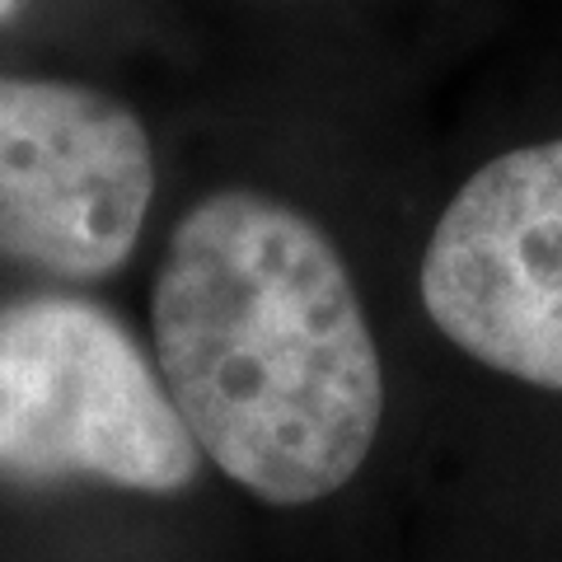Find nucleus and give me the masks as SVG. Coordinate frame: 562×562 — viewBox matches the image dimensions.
<instances>
[{"instance_id": "nucleus-3", "label": "nucleus", "mask_w": 562, "mask_h": 562, "mask_svg": "<svg viewBox=\"0 0 562 562\" xmlns=\"http://www.w3.org/2000/svg\"><path fill=\"white\" fill-rule=\"evenodd\" d=\"M155 150L132 109L66 80L0 76V258L94 281L132 258Z\"/></svg>"}, {"instance_id": "nucleus-2", "label": "nucleus", "mask_w": 562, "mask_h": 562, "mask_svg": "<svg viewBox=\"0 0 562 562\" xmlns=\"http://www.w3.org/2000/svg\"><path fill=\"white\" fill-rule=\"evenodd\" d=\"M202 450L127 324L80 295L0 305V483L183 492Z\"/></svg>"}, {"instance_id": "nucleus-1", "label": "nucleus", "mask_w": 562, "mask_h": 562, "mask_svg": "<svg viewBox=\"0 0 562 562\" xmlns=\"http://www.w3.org/2000/svg\"><path fill=\"white\" fill-rule=\"evenodd\" d=\"M150 333L192 441L239 487L310 506L357 479L384 371L347 262L305 211L249 188L202 198L173 225Z\"/></svg>"}, {"instance_id": "nucleus-4", "label": "nucleus", "mask_w": 562, "mask_h": 562, "mask_svg": "<svg viewBox=\"0 0 562 562\" xmlns=\"http://www.w3.org/2000/svg\"><path fill=\"white\" fill-rule=\"evenodd\" d=\"M422 305L473 361L562 390V136L497 155L454 192L422 258Z\"/></svg>"}, {"instance_id": "nucleus-5", "label": "nucleus", "mask_w": 562, "mask_h": 562, "mask_svg": "<svg viewBox=\"0 0 562 562\" xmlns=\"http://www.w3.org/2000/svg\"><path fill=\"white\" fill-rule=\"evenodd\" d=\"M14 10H20V0H0V20H10Z\"/></svg>"}]
</instances>
